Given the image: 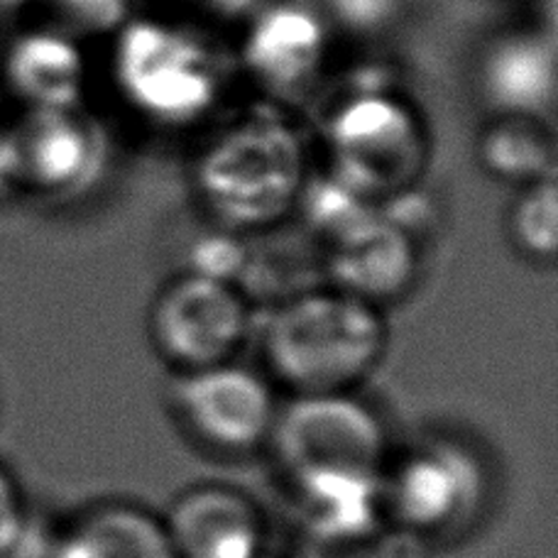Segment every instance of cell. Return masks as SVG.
Returning <instances> with one entry per match:
<instances>
[{
    "label": "cell",
    "instance_id": "cell-2",
    "mask_svg": "<svg viewBox=\"0 0 558 558\" xmlns=\"http://www.w3.org/2000/svg\"><path fill=\"white\" fill-rule=\"evenodd\" d=\"M308 179V149L299 128L265 108L216 128L192 162V186L204 214L238 235L282 228L296 216Z\"/></svg>",
    "mask_w": 558,
    "mask_h": 558
},
{
    "label": "cell",
    "instance_id": "cell-17",
    "mask_svg": "<svg viewBox=\"0 0 558 558\" xmlns=\"http://www.w3.org/2000/svg\"><path fill=\"white\" fill-rule=\"evenodd\" d=\"M289 558H407V536L385 514L363 520H302Z\"/></svg>",
    "mask_w": 558,
    "mask_h": 558
},
{
    "label": "cell",
    "instance_id": "cell-10",
    "mask_svg": "<svg viewBox=\"0 0 558 558\" xmlns=\"http://www.w3.org/2000/svg\"><path fill=\"white\" fill-rule=\"evenodd\" d=\"M328 287L385 308L400 302L422 275V247L414 228L385 206H367L322 241Z\"/></svg>",
    "mask_w": 558,
    "mask_h": 558
},
{
    "label": "cell",
    "instance_id": "cell-1",
    "mask_svg": "<svg viewBox=\"0 0 558 558\" xmlns=\"http://www.w3.org/2000/svg\"><path fill=\"white\" fill-rule=\"evenodd\" d=\"M267 448L299 495L304 520L383 514L390 434L380 412L357 390L292 395L279 407Z\"/></svg>",
    "mask_w": 558,
    "mask_h": 558
},
{
    "label": "cell",
    "instance_id": "cell-7",
    "mask_svg": "<svg viewBox=\"0 0 558 558\" xmlns=\"http://www.w3.org/2000/svg\"><path fill=\"white\" fill-rule=\"evenodd\" d=\"M257 316L241 284L179 272L159 289L147 312L155 351L174 373L238 361Z\"/></svg>",
    "mask_w": 558,
    "mask_h": 558
},
{
    "label": "cell",
    "instance_id": "cell-6",
    "mask_svg": "<svg viewBox=\"0 0 558 558\" xmlns=\"http://www.w3.org/2000/svg\"><path fill=\"white\" fill-rule=\"evenodd\" d=\"M490 468L477 446L432 432L392 451L383 471L380 505L402 536L441 542L481 520L490 500Z\"/></svg>",
    "mask_w": 558,
    "mask_h": 558
},
{
    "label": "cell",
    "instance_id": "cell-9",
    "mask_svg": "<svg viewBox=\"0 0 558 558\" xmlns=\"http://www.w3.org/2000/svg\"><path fill=\"white\" fill-rule=\"evenodd\" d=\"M172 404L194 441L228 456L267 448L282 407L270 377L238 361L177 373Z\"/></svg>",
    "mask_w": 558,
    "mask_h": 558
},
{
    "label": "cell",
    "instance_id": "cell-20",
    "mask_svg": "<svg viewBox=\"0 0 558 558\" xmlns=\"http://www.w3.org/2000/svg\"><path fill=\"white\" fill-rule=\"evenodd\" d=\"M243 238L245 235L216 228V233L204 235L202 241L194 243L184 270L241 284V275L247 272V265H251V251Z\"/></svg>",
    "mask_w": 558,
    "mask_h": 558
},
{
    "label": "cell",
    "instance_id": "cell-8",
    "mask_svg": "<svg viewBox=\"0 0 558 558\" xmlns=\"http://www.w3.org/2000/svg\"><path fill=\"white\" fill-rule=\"evenodd\" d=\"M108 143L82 106L23 111L0 135V182L15 192L64 202L101 179Z\"/></svg>",
    "mask_w": 558,
    "mask_h": 558
},
{
    "label": "cell",
    "instance_id": "cell-22",
    "mask_svg": "<svg viewBox=\"0 0 558 558\" xmlns=\"http://www.w3.org/2000/svg\"><path fill=\"white\" fill-rule=\"evenodd\" d=\"M25 0H0V10H13L17 5H23Z\"/></svg>",
    "mask_w": 558,
    "mask_h": 558
},
{
    "label": "cell",
    "instance_id": "cell-4",
    "mask_svg": "<svg viewBox=\"0 0 558 558\" xmlns=\"http://www.w3.org/2000/svg\"><path fill=\"white\" fill-rule=\"evenodd\" d=\"M111 37L113 84L147 123L169 131L192 128L221 106L231 66L198 29L133 15Z\"/></svg>",
    "mask_w": 558,
    "mask_h": 558
},
{
    "label": "cell",
    "instance_id": "cell-18",
    "mask_svg": "<svg viewBox=\"0 0 558 558\" xmlns=\"http://www.w3.org/2000/svg\"><path fill=\"white\" fill-rule=\"evenodd\" d=\"M507 235L530 263L551 265L558 253V184L556 177L517 189L507 211Z\"/></svg>",
    "mask_w": 558,
    "mask_h": 558
},
{
    "label": "cell",
    "instance_id": "cell-3",
    "mask_svg": "<svg viewBox=\"0 0 558 558\" xmlns=\"http://www.w3.org/2000/svg\"><path fill=\"white\" fill-rule=\"evenodd\" d=\"M265 375L292 395L355 392L383 363V308L322 284L279 299L255 322Z\"/></svg>",
    "mask_w": 558,
    "mask_h": 558
},
{
    "label": "cell",
    "instance_id": "cell-19",
    "mask_svg": "<svg viewBox=\"0 0 558 558\" xmlns=\"http://www.w3.org/2000/svg\"><path fill=\"white\" fill-rule=\"evenodd\" d=\"M57 27L78 35H113L135 13V0H47Z\"/></svg>",
    "mask_w": 558,
    "mask_h": 558
},
{
    "label": "cell",
    "instance_id": "cell-21",
    "mask_svg": "<svg viewBox=\"0 0 558 558\" xmlns=\"http://www.w3.org/2000/svg\"><path fill=\"white\" fill-rule=\"evenodd\" d=\"M33 530L23 487L13 471L0 463V558H23Z\"/></svg>",
    "mask_w": 558,
    "mask_h": 558
},
{
    "label": "cell",
    "instance_id": "cell-23",
    "mask_svg": "<svg viewBox=\"0 0 558 558\" xmlns=\"http://www.w3.org/2000/svg\"><path fill=\"white\" fill-rule=\"evenodd\" d=\"M202 3H208V0H202Z\"/></svg>",
    "mask_w": 558,
    "mask_h": 558
},
{
    "label": "cell",
    "instance_id": "cell-14",
    "mask_svg": "<svg viewBox=\"0 0 558 558\" xmlns=\"http://www.w3.org/2000/svg\"><path fill=\"white\" fill-rule=\"evenodd\" d=\"M37 558H177L162 514L131 500H101L47 536Z\"/></svg>",
    "mask_w": 558,
    "mask_h": 558
},
{
    "label": "cell",
    "instance_id": "cell-16",
    "mask_svg": "<svg viewBox=\"0 0 558 558\" xmlns=\"http://www.w3.org/2000/svg\"><path fill=\"white\" fill-rule=\"evenodd\" d=\"M477 165L497 182L526 186L556 177V137L544 116L495 113L477 133Z\"/></svg>",
    "mask_w": 558,
    "mask_h": 558
},
{
    "label": "cell",
    "instance_id": "cell-5",
    "mask_svg": "<svg viewBox=\"0 0 558 558\" xmlns=\"http://www.w3.org/2000/svg\"><path fill=\"white\" fill-rule=\"evenodd\" d=\"M328 177L375 206L416 192L432 162V135L418 108L387 86H357L322 128Z\"/></svg>",
    "mask_w": 558,
    "mask_h": 558
},
{
    "label": "cell",
    "instance_id": "cell-13",
    "mask_svg": "<svg viewBox=\"0 0 558 558\" xmlns=\"http://www.w3.org/2000/svg\"><path fill=\"white\" fill-rule=\"evenodd\" d=\"M86 57L78 37L57 25L17 33L0 57L5 92L23 111L76 108L86 92Z\"/></svg>",
    "mask_w": 558,
    "mask_h": 558
},
{
    "label": "cell",
    "instance_id": "cell-15",
    "mask_svg": "<svg viewBox=\"0 0 558 558\" xmlns=\"http://www.w3.org/2000/svg\"><path fill=\"white\" fill-rule=\"evenodd\" d=\"M481 88L495 113L544 116L556 98V47L549 33L495 39L481 62Z\"/></svg>",
    "mask_w": 558,
    "mask_h": 558
},
{
    "label": "cell",
    "instance_id": "cell-11",
    "mask_svg": "<svg viewBox=\"0 0 558 558\" xmlns=\"http://www.w3.org/2000/svg\"><path fill=\"white\" fill-rule=\"evenodd\" d=\"M328 39V23L312 3H270L247 20L241 66L267 94H304L324 74Z\"/></svg>",
    "mask_w": 558,
    "mask_h": 558
},
{
    "label": "cell",
    "instance_id": "cell-12",
    "mask_svg": "<svg viewBox=\"0 0 558 558\" xmlns=\"http://www.w3.org/2000/svg\"><path fill=\"white\" fill-rule=\"evenodd\" d=\"M177 558H267V517L228 483H198L162 512Z\"/></svg>",
    "mask_w": 558,
    "mask_h": 558
}]
</instances>
